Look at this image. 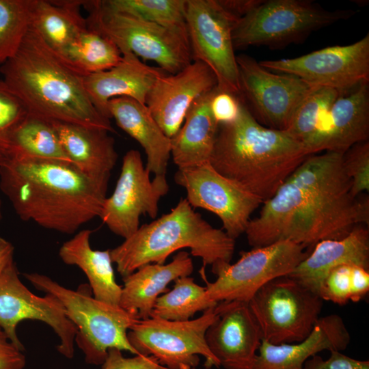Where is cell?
I'll return each instance as SVG.
<instances>
[{
	"label": "cell",
	"mask_w": 369,
	"mask_h": 369,
	"mask_svg": "<svg viewBox=\"0 0 369 369\" xmlns=\"http://www.w3.org/2000/svg\"><path fill=\"white\" fill-rule=\"evenodd\" d=\"M343 154L308 156L250 219L245 232L249 245L288 240L308 247L342 238L357 225L368 226V196L352 195Z\"/></svg>",
	"instance_id": "cell-1"
},
{
	"label": "cell",
	"mask_w": 369,
	"mask_h": 369,
	"mask_svg": "<svg viewBox=\"0 0 369 369\" xmlns=\"http://www.w3.org/2000/svg\"><path fill=\"white\" fill-rule=\"evenodd\" d=\"M109 180L55 161H10L0 167V189L16 215L66 234L99 217Z\"/></svg>",
	"instance_id": "cell-2"
},
{
	"label": "cell",
	"mask_w": 369,
	"mask_h": 369,
	"mask_svg": "<svg viewBox=\"0 0 369 369\" xmlns=\"http://www.w3.org/2000/svg\"><path fill=\"white\" fill-rule=\"evenodd\" d=\"M3 81L30 115L114 132L91 102L85 75L53 50L31 25L16 53L0 67Z\"/></svg>",
	"instance_id": "cell-3"
},
{
	"label": "cell",
	"mask_w": 369,
	"mask_h": 369,
	"mask_svg": "<svg viewBox=\"0 0 369 369\" xmlns=\"http://www.w3.org/2000/svg\"><path fill=\"white\" fill-rule=\"evenodd\" d=\"M308 156L286 131L259 123L242 101L237 118L219 125L209 163L264 202Z\"/></svg>",
	"instance_id": "cell-4"
},
{
	"label": "cell",
	"mask_w": 369,
	"mask_h": 369,
	"mask_svg": "<svg viewBox=\"0 0 369 369\" xmlns=\"http://www.w3.org/2000/svg\"><path fill=\"white\" fill-rule=\"evenodd\" d=\"M189 248L192 256L206 265L230 262L235 240L222 229L213 227L195 212L186 198H181L169 213L139 226L123 243L110 249L118 272L124 277L140 266L165 264L174 252Z\"/></svg>",
	"instance_id": "cell-5"
},
{
	"label": "cell",
	"mask_w": 369,
	"mask_h": 369,
	"mask_svg": "<svg viewBox=\"0 0 369 369\" xmlns=\"http://www.w3.org/2000/svg\"><path fill=\"white\" fill-rule=\"evenodd\" d=\"M25 277L35 288L55 297L63 305L68 318L77 330L75 344L86 363L101 366L109 348L138 355L128 339V331L139 318L120 305L99 301L84 290H72L38 273Z\"/></svg>",
	"instance_id": "cell-6"
},
{
	"label": "cell",
	"mask_w": 369,
	"mask_h": 369,
	"mask_svg": "<svg viewBox=\"0 0 369 369\" xmlns=\"http://www.w3.org/2000/svg\"><path fill=\"white\" fill-rule=\"evenodd\" d=\"M355 13L350 10L329 11L311 0H263L235 23L233 45L234 49L250 46L285 47Z\"/></svg>",
	"instance_id": "cell-7"
},
{
	"label": "cell",
	"mask_w": 369,
	"mask_h": 369,
	"mask_svg": "<svg viewBox=\"0 0 369 369\" xmlns=\"http://www.w3.org/2000/svg\"><path fill=\"white\" fill-rule=\"evenodd\" d=\"M88 28L111 41L121 53L156 62L175 74L193 62L189 41L175 31L137 16L112 10L103 1H84Z\"/></svg>",
	"instance_id": "cell-8"
},
{
	"label": "cell",
	"mask_w": 369,
	"mask_h": 369,
	"mask_svg": "<svg viewBox=\"0 0 369 369\" xmlns=\"http://www.w3.org/2000/svg\"><path fill=\"white\" fill-rule=\"evenodd\" d=\"M323 301L287 275L262 286L248 305L262 340L282 344L301 342L310 334L320 318Z\"/></svg>",
	"instance_id": "cell-9"
},
{
	"label": "cell",
	"mask_w": 369,
	"mask_h": 369,
	"mask_svg": "<svg viewBox=\"0 0 369 369\" xmlns=\"http://www.w3.org/2000/svg\"><path fill=\"white\" fill-rule=\"evenodd\" d=\"M217 317L215 307L201 316L184 321L156 317L139 319L128 331V339L138 355H152L168 369H193L205 358L206 368L219 367L209 350L205 335Z\"/></svg>",
	"instance_id": "cell-10"
},
{
	"label": "cell",
	"mask_w": 369,
	"mask_h": 369,
	"mask_svg": "<svg viewBox=\"0 0 369 369\" xmlns=\"http://www.w3.org/2000/svg\"><path fill=\"white\" fill-rule=\"evenodd\" d=\"M305 248L284 240L242 251L234 264L221 262L212 266V271L217 277L213 282L206 279L205 273H200L206 284V293L217 303H248L265 284L290 274L309 254Z\"/></svg>",
	"instance_id": "cell-11"
},
{
	"label": "cell",
	"mask_w": 369,
	"mask_h": 369,
	"mask_svg": "<svg viewBox=\"0 0 369 369\" xmlns=\"http://www.w3.org/2000/svg\"><path fill=\"white\" fill-rule=\"evenodd\" d=\"M236 22L217 0H187L186 23L193 61L210 68L219 90L239 96V74L232 41Z\"/></svg>",
	"instance_id": "cell-12"
},
{
	"label": "cell",
	"mask_w": 369,
	"mask_h": 369,
	"mask_svg": "<svg viewBox=\"0 0 369 369\" xmlns=\"http://www.w3.org/2000/svg\"><path fill=\"white\" fill-rule=\"evenodd\" d=\"M150 175L140 152L128 150L123 157L114 191L104 201L98 217L124 239L138 230L141 215L157 217L159 201L169 190L165 175L154 176L152 180Z\"/></svg>",
	"instance_id": "cell-13"
},
{
	"label": "cell",
	"mask_w": 369,
	"mask_h": 369,
	"mask_svg": "<svg viewBox=\"0 0 369 369\" xmlns=\"http://www.w3.org/2000/svg\"><path fill=\"white\" fill-rule=\"evenodd\" d=\"M174 181L186 190V199L193 208L215 214L222 223L223 230L234 240L245 233L251 214L263 202L219 174L209 162L178 169Z\"/></svg>",
	"instance_id": "cell-14"
},
{
	"label": "cell",
	"mask_w": 369,
	"mask_h": 369,
	"mask_svg": "<svg viewBox=\"0 0 369 369\" xmlns=\"http://www.w3.org/2000/svg\"><path fill=\"white\" fill-rule=\"evenodd\" d=\"M241 100L262 125L286 131L297 108L315 87L288 74H274L247 55L236 56ZM248 108V107H247Z\"/></svg>",
	"instance_id": "cell-15"
},
{
	"label": "cell",
	"mask_w": 369,
	"mask_h": 369,
	"mask_svg": "<svg viewBox=\"0 0 369 369\" xmlns=\"http://www.w3.org/2000/svg\"><path fill=\"white\" fill-rule=\"evenodd\" d=\"M264 68L296 76L312 86L341 94L369 81V34L348 45L331 46L288 59L264 60Z\"/></svg>",
	"instance_id": "cell-16"
},
{
	"label": "cell",
	"mask_w": 369,
	"mask_h": 369,
	"mask_svg": "<svg viewBox=\"0 0 369 369\" xmlns=\"http://www.w3.org/2000/svg\"><path fill=\"white\" fill-rule=\"evenodd\" d=\"M24 320H34L49 325L59 339L57 351L67 359L74 355L77 330L68 318L64 308L53 295L38 296L21 281L15 262L0 276V327L20 351L25 347L16 333Z\"/></svg>",
	"instance_id": "cell-17"
},
{
	"label": "cell",
	"mask_w": 369,
	"mask_h": 369,
	"mask_svg": "<svg viewBox=\"0 0 369 369\" xmlns=\"http://www.w3.org/2000/svg\"><path fill=\"white\" fill-rule=\"evenodd\" d=\"M217 87L213 71L205 64L193 61L175 74L165 73L150 90L146 106L169 137L180 128L193 103Z\"/></svg>",
	"instance_id": "cell-18"
},
{
	"label": "cell",
	"mask_w": 369,
	"mask_h": 369,
	"mask_svg": "<svg viewBox=\"0 0 369 369\" xmlns=\"http://www.w3.org/2000/svg\"><path fill=\"white\" fill-rule=\"evenodd\" d=\"M215 310L205 335L209 350L225 369H251L262 336L248 303L221 301Z\"/></svg>",
	"instance_id": "cell-19"
},
{
	"label": "cell",
	"mask_w": 369,
	"mask_h": 369,
	"mask_svg": "<svg viewBox=\"0 0 369 369\" xmlns=\"http://www.w3.org/2000/svg\"><path fill=\"white\" fill-rule=\"evenodd\" d=\"M369 135L368 83L340 94L304 146L309 155L320 152L344 153Z\"/></svg>",
	"instance_id": "cell-20"
},
{
	"label": "cell",
	"mask_w": 369,
	"mask_h": 369,
	"mask_svg": "<svg viewBox=\"0 0 369 369\" xmlns=\"http://www.w3.org/2000/svg\"><path fill=\"white\" fill-rule=\"evenodd\" d=\"M121 61L113 68L84 77L85 91L98 112L110 120L107 105L117 97H129L144 105L159 77L166 72L150 66L131 52L122 53Z\"/></svg>",
	"instance_id": "cell-21"
},
{
	"label": "cell",
	"mask_w": 369,
	"mask_h": 369,
	"mask_svg": "<svg viewBox=\"0 0 369 369\" xmlns=\"http://www.w3.org/2000/svg\"><path fill=\"white\" fill-rule=\"evenodd\" d=\"M350 333L338 314L319 318L310 334L303 340L273 344L262 340L251 369H303L305 361L323 351L345 350Z\"/></svg>",
	"instance_id": "cell-22"
},
{
	"label": "cell",
	"mask_w": 369,
	"mask_h": 369,
	"mask_svg": "<svg viewBox=\"0 0 369 369\" xmlns=\"http://www.w3.org/2000/svg\"><path fill=\"white\" fill-rule=\"evenodd\" d=\"M353 264L369 270V230L356 226L340 239L319 241L288 275L318 295L321 284L334 268Z\"/></svg>",
	"instance_id": "cell-23"
},
{
	"label": "cell",
	"mask_w": 369,
	"mask_h": 369,
	"mask_svg": "<svg viewBox=\"0 0 369 369\" xmlns=\"http://www.w3.org/2000/svg\"><path fill=\"white\" fill-rule=\"evenodd\" d=\"M193 264L189 254L180 251L167 264L143 265L123 277L120 306L144 320L151 317L155 302L167 286L176 279L189 276Z\"/></svg>",
	"instance_id": "cell-24"
},
{
	"label": "cell",
	"mask_w": 369,
	"mask_h": 369,
	"mask_svg": "<svg viewBox=\"0 0 369 369\" xmlns=\"http://www.w3.org/2000/svg\"><path fill=\"white\" fill-rule=\"evenodd\" d=\"M111 118L144 148L146 167L156 175H165L171 156V139L161 130L146 105L129 97L111 99L107 105Z\"/></svg>",
	"instance_id": "cell-25"
},
{
	"label": "cell",
	"mask_w": 369,
	"mask_h": 369,
	"mask_svg": "<svg viewBox=\"0 0 369 369\" xmlns=\"http://www.w3.org/2000/svg\"><path fill=\"white\" fill-rule=\"evenodd\" d=\"M71 163L93 177H110L118 153L107 131L78 124L51 122Z\"/></svg>",
	"instance_id": "cell-26"
},
{
	"label": "cell",
	"mask_w": 369,
	"mask_h": 369,
	"mask_svg": "<svg viewBox=\"0 0 369 369\" xmlns=\"http://www.w3.org/2000/svg\"><path fill=\"white\" fill-rule=\"evenodd\" d=\"M216 88L193 103L180 128L171 138V156L178 169L210 161L219 128L210 108V98Z\"/></svg>",
	"instance_id": "cell-27"
},
{
	"label": "cell",
	"mask_w": 369,
	"mask_h": 369,
	"mask_svg": "<svg viewBox=\"0 0 369 369\" xmlns=\"http://www.w3.org/2000/svg\"><path fill=\"white\" fill-rule=\"evenodd\" d=\"M92 231L82 230L64 242L59 256L66 264L78 266L86 275L96 299L120 305L122 286L115 279L110 249L96 250L90 245Z\"/></svg>",
	"instance_id": "cell-28"
},
{
	"label": "cell",
	"mask_w": 369,
	"mask_h": 369,
	"mask_svg": "<svg viewBox=\"0 0 369 369\" xmlns=\"http://www.w3.org/2000/svg\"><path fill=\"white\" fill-rule=\"evenodd\" d=\"M84 1L36 0L31 25L44 42L63 56L87 23L81 11Z\"/></svg>",
	"instance_id": "cell-29"
},
{
	"label": "cell",
	"mask_w": 369,
	"mask_h": 369,
	"mask_svg": "<svg viewBox=\"0 0 369 369\" xmlns=\"http://www.w3.org/2000/svg\"><path fill=\"white\" fill-rule=\"evenodd\" d=\"M25 160L71 163L51 123L30 114L14 137L8 162Z\"/></svg>",
	"instance_id": "cell-30"
},
{
	"label": "cell",
	"mask_w": 369,
	"mask_h": 369,
	"mask_svg": "<svg viewBox=\"0 0 369 369\" xmlns=\"http://www.w3.org/2000/svg\"><path fill=\"white\" fill-rule=\"evenodd\" d=\"M217 303L208 297L206 288L197 284L193 277H181L174 281L171 290L157 298L151 317L188 320L193 319L196 313L215 307Z\"/></svg>",
	"instance_id": "cell-31"
},
{
	"label": "cell",
	"mask_w": 369,
	"mask_h": 369,
	"mask_svg": "<svg viewBox=\"0 0 369 369\" xmlns=\"http://www.w3.org/2000/svg\"><path fill=\"white\" fill-rule=\"evenodd\" d=\"M62 57L86 76L116 66L122 54L109 39L87 28L70 44Z\"/></svg>",
	"instance_id": "cell-32"
},
{
	"label": "cell",
	"mask_w": 369,
	"mask_h": 369,
	"mask_svg": "<svg viewBox=\"0 0 369 369\" xmlns=\"http://www.w3.org/2000/svg\"><path fill=\"white\" fill-rule=\"evenodd\" d=\"M109 8L154 23L189 40L187 0H103Z\"/></svg>",
	"instance_id": "cell-33"
},
{
	"label": "cell",
	"mask_w": 369,
	"mask_h": 369,
	"mask_svg": "<svg viewBox=\"0 0 369 369\" xmlns=\"http://www.w3.org/2000/svg\"><path fill=\"white\" fill-rule=\"evenodd\" d=\"M36 0H0V66L18 51L32 23Z\"/></svg>",
	"instance_id": "cell-34"
},
{
	"label": "cell",
	"mask_w": 369,
	"mask_h": 369,
	"mask_svg": "<svg viewBox=\"0 0 369 369\" xmlns=\"http://www.w3.org/2000/svg\"><path fill=\"white\" fill-rule=\"evenodd\" d=\"M369 291V271L353 264L333 269L323 279L318 295L325 301L343 305L357 302Z\"/></svg>",
	"instance_id": "cell-35"
},
{
	"label": "cell",
	"mask_w": 369,
	"mask_h": 369,
	"mask_svg": "<svg viewBox=\"0 0 369 369\" xmlns=\"http://www.w3.org/2000/svg\"><path fill=\"white\" fill-rule=\"evenodd\" d=\"M340 94L330 87L315 86L297 108L286 131L304 148Z\"/></svg>",
	"instance_id": "cell-36"
},
{
	"label": "cell",
	"mask_w": 369,
	"mask_h": 369,
	"mask_svg": "<svg viewBox=\"0 0 369 369\" xmlns=\"http://www.w3.org/2000/svg\"><path fill=\"white\" fill-rule=\"evenodd\" d=\"M29 115L25 105L0 79V167L10 161L14 137Z\"/></svg>",
	"instance_id": "cell-37"
},
{
	"label": "cell",
	"mask_w": 369,
	"mask_h": 369,
	"mask_svg": "<svg viewBox=\"0 0 369 369\" xmlns=\"http://www.w3.org/2000/svg\"><path fill=\"white\" fill-rule=\"evenodd\" d=\"M343 164L351 180V193L357 197L369 190V142L355 144L343 154Z\"/></svg>",
	"instance_id": "cell-38"
},
{
	"label": "cell",
	"mask_w": 369,
	"mask_h": 369,
	"mask_svg": "<svg viewBox=\"0 0 369 369\" xmlns=\"http://www.w3.org/2000/svg\"><path fill=\"white\" fill-rule=\"evenodd\" d=\"M242 100L239 96L234 94L215 89L210 102L211 113L220 124H229L238 117Z\"/></svg>",
	"instance_id": "cell-39"
},
{
	"label": "cell",
	"mask_w": 369,
	"mask_h": 369,
	"mask_svg": "<svg viewBox=\"0 0 369 369\" xmlns=\"http://www.w3.org/2000/svg\"><path fill=\"white\" fill-rule=\"evenodd\" d=\"M102 369H168L161 366L152 355H135L125 357L122 351L109 348Z\"/></svg>",
	"instance_id": "cell-40"
},
{
	"label": "cell",
	"mask_w": 369,
	"mask_h": 369,
	"mask_svg": "<svg viewBox=\"0 0 369 369\" xmlns=\"http://www.w3.org/2000/svg\"><path fill=\"white\" fill-rule=\"evenodd\" d=\"M303 369H369V361L355 359L332 350L327 359L313 355L305 361Z\"/></svg>",
	"instance_id": "cell-41"
},
{
	"label": "cell",
	"mask_w": 369,
	"mask_h": 369,
	"mask_svg": "<svg viewBox=\"0 0 369 369\" xmlns=\"http://www.w3.org/2000/svg\"><path fill=\"white\" fill-rule=\"evenodd\" d=\"M26 357L0 327V369H24Z\"/></svg>",
	"instance_id": "cell-42"
},
{
	"label": "cell",
	"mask_w": 369,
	"mask_h": 369,
	"mask_svg": "<svg viewBox=\"0 0 369 369\" xmlns=\"http://www.w3.org/2000/svg\"><path fill=\"white\" fill-rule=\"evenodd\" d=\"M263 0H217L219 5L236 21L246 16Z\"/></svg>",
	"instance_id": "cell-43"
},
{
	"label": "cell",
	"mask_w": 369,
	"mask_h": 369,
	"mask_svg": "<svg viewBox=\"0 0 369 369\" xmlns=\"http://www.w3.org/2000/svg\"><path fill=\"white\" fill-rule=\"evenodd\" d=\"M14 247L8 240L0 236V276L13 263Z\"/></svg>",
	"instance_id": "cell-44"
},
{
	"label": "cell",
	"mask_w": 369,
	"mask_h": 369,
	"mask_svg": "<svg viewBox=\"0 0 369 369\" xmlns=\"http://www.w3.org/2000/svg\"><path fill=\"white\" fill-rule=\"evenodd\" d=\"M2 217H3V215H2V204H1V198H0V223H1V221L2 219Z\"/></svg>",
	"instance_id": "cell-45"
},
{
	"label": "cell",
	"mask_w": 369,
	"mask_h": 369,
	"mask_svg": "<svg viewBox=\"0 0 369 369\" xmlns=\"http://www.w3.org/2000/svg\"><path fill=\"white\" fill-rule=\"evenodd\" d=\"M193 369H195V368H193Z\"/></svg>",
	"instance_id": "cell-46"
}]
</instances>
